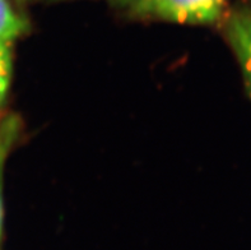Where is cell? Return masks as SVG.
I'll list each match as a JSON object with an SVG mask.
<instances>
[{
  "label": "cell",
  "instance_id": "obj_1",
  "mask_svg": "<svg viewBox=\"0 0 251 250\" xmlns=\"http://www.w3.org/2000/svg\"><path fill=\"white\" fill-rule=\"evenodd\" d=\"M229 0H153L143 17L181 25H214L222 21Z\"/></svg>",
  "mask_w": 251,
  "mask_h": 250
},
{
  "label": "cell",
  "instance_id": "obj_6",
  "mask_svg": "<svg viewBox=\"0 0 251 250\" xmlns=\"http://www.w3.org/2000/svg\"><path fill=\"white\" fill-rule=\"evenodd\" d=\"M152 1L153 0H111L115 6L134 13L137 16H143L144 10Z\"/></svg>",
  "mask_w": 251,
  "mask_h": 250
},
{
  "label": "cell",
  "instance_id": "obj_3",
  "mask_svg": "<svg viewBox=\"0 0 251 250\" xmlns=\"http://www.w3.org/2000/svg\"><path fill=\"white\" fill-rule=\"evenodd\" d=\"M21 133V120L17 115L8 114L0 117V239L3 235L4 203H3V179L6 161L17 143Z\"/></svg>",
  "mask_w": 251,
  "mask_h": 250
},
{
  "label": "cell",
  "instance_id": "obj_4",
  "mask_svg": "<svg viewBox=\"0 0 251 250\" xmlns=\"http://www.w3.org/2000/svg\"><path fill=\"white\" fill-rule=\"evenodd\" d=\"M28 29V23L17 12L10 0H0V40L14 42Z\"/></svg>",
  "mask_w": 251,
  "mask_h": 250
},
{
  "label": "cell",
  "instance_id": "obj_2",
  "mask_svg": "<svg viewBox=\"0 0 251 250\" xmlns=\"http://www.w3.org/2000/svg\"><path fill=\"white\" fill-rule=\"evenodd\" d=\"M223 35L241 70L251 100V0H239L222 18Z\"/></svg>",
  "mask_w": 251,
  "mask_h": 250
},
{
  "label": "cell",
  "instance_id": "obj_5",
  "mask_svg": "<svg viewBox=\"0 0 251 250\" xmlns=\"http://www.w3.org/2000/svg\"><path fill=\"white\" fill-rule=\"evenodd\" d=\"M10 41L0 40V109L3 108L10 87L13 72V50Z\"/></svg>",
  "mask_w": 251,
  "mask_h": 250
}]
</instances>
